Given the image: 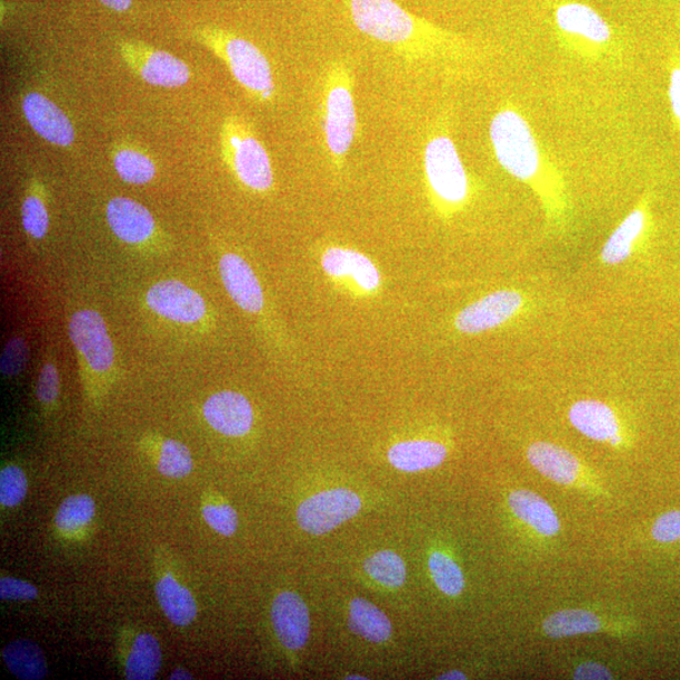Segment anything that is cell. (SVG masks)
<instances>
[{
    "instance_id": "1",
    "label": "cell",
    "mask_w": 680,
    "mask_h": 680,
    "mask_svg": "<svg viewBox=\"0 0 680 680\" xmlns=\"http://www.w3.org/2000/svg\"><path fill=\"white\" fill-rule=\"evenodd\" d=\"M347 3L359 31L389 46L406 61L440 59L459 49L449 33L406 11L394 0H347Z\"/></svg>"
},
{
    "instance_id": "2",
    "label": "cell",
    "mask_w": 680,
    "mask_h": 680,
    "mask_svg": "<svg viewBox=\"0 0 680 680\" xmlns=\"http://www.w3.org/2000/svg\"><path fill=\"white\" fill-rule=\"evenodd\" d=\"M354 83L351 62L340 59L328 64L321 100V132L330 164L338 173L346 168L358 131Z\"/></svg>"
},
{
    "instance_id": "3",
    "label": "cell",
    "mask_w": 680,
    "mask_h": 680,
    "mask_svg": "<svg viewBox=\"0 0 680 680\" xmlns=\"http://www.w3.org/2000/svg\"><path fill=\"white\" fill-rule=\"evenodd\" d=\"M197 40L227 64L233 79L261 106H269L277 94L271 64L258 46L222 28L206 26L196 31Z\"/></svg>"
},
{
    "instance_id": "4",
    "label": "cell",
    "mask_w": 680,
    "mask_h": 680,
    "mask_svg": "<svg viewBox=\"0 0 680 680\" xmlns=\"http://www.w3.org/2000/svg\"><path fill=\"white\" fill-rule=\"evenodd\" d=\"M221 148L227 167L243 187L259 193L270 191L273 186L271 159L248 120L234 113L226 117Z\"/></svg>"
},
{
    "instance_id": "5",
    "label": "cell",
    "mask_w": 680,
    "mask_h": 680,
    "mask_svg": "<svg viewBox=\"0 0 680 680\" xmlns=\"http://www.w3.org/2000/svg\"><path fill=\"white\" fill-rule=\"evenodd\" d=\"M490 143L498 163L521 182H531L541 172L542 154L531 126L512 109L500 110L491 119Z\"/></svg>"
},
{
    "instance_id": "6",
    "label": "cell",
    "mask_w": 680,
    "mask_h": 680,
    "mask_svg": "<svg viewBox=\"0 0 680 680\" xmlns=\"http://www.w3.org/2000/svg\"><path fill=\"white\" fill-rule=\"evenodd\" d=\"M423 169L430 191L440 204L456 208L467 202L469 176L450 137L440 134L428 141Z\"/></svg>"
},
{
    "instance_id": "7",
    "label": "cell",
    "mask_w": 680,
    "mask_h": 680,
    "mask_svg": "<svg viewBox=\"0 0 680 680\" xmlns=\"http://www.w3.org/2000/svg\"><path fill=\"white\" fill-rule=\"evenodd\" d=\"M363 502L356 491L334 488L309 497L297 510V521L302 531L323 536L332 532L361 512Z\"/></svg>"
},
{
    "instance_id": "8",
    "label": "cell",
    "mask_w": 680,
    "mask_h": 680,
    "mask_svg": "<svg viewBox=\"0 0 680 680\" xmlns=\"http://www.w3.org/2000/svg\"><path fill=\"white\" fill-rule=\"evenodd\" d=\"M119 51L129 68L151 87L182 88L191 80L188 64L166 51L131 41H121Z\"/></svg>"
},
{
    "instance_id": "9",
    "label": "cell",
    "mask_w": 680,
    "mask_h": 680,
    "mask_svg": "<svg viewBox=\"0 0 680 680\" xmlns=\"http://www.w3.org/2000/svg\"><path fill=\"white\" fill-rule=\"evenodd\" d=\"M523 306V297L514 290H498L472 302L456 318L461 333L479 334L496 329L512 319Z\"/></svg>"
},
{
    "instance_id": "10",
    "label": "cell",
    "mask_w": 680,
    "mask_h": 680,
    "mask_svg": "<svg viewBox=\"0 0 680 680\" xmlns=\"http://www.w3.org/2000/svg\"><path fill=\"white\" fill-rule=\"evenodd\" d=\"M69 332L72 343L93 371L110 370L116 353L106 321L97 311L81 310L74 313L70 320Z\"/></svg>"
},
{
    "instance_id": "11",
    "label": "cell",
    "mask_w": 680,
    "mask_h": 680,
    "mask_svg": "<svg viewBox=\"0 0 680 680\" xmlns=\"http://www.w3.org/2000/svg\"><path fill=\"white\" fill-rule=\"evenodd\" d=\"M151 310L178 323H197L206 316L203 298L181 281L166 280L151 287L147 294Z\"/></svg>"
},
{
    "instance_id": "12",
    "label": "cell",
    "mask_w": 680,
    "mask_h": 680,
    "mask_svg": "<svg viewBox=\"0 0 680 680\" xmlns=\"http://www.w3.org/2000/svg\"><path fill=\"white\" fill-rule=\"evenodd\" d=\"M28 124L49 143L69 148L74 141L71 120L53 101L40 92H28L22 99Z\"/></svg>"
},
{
    "instance_id": "13",
    "label": "cell",
    "mask_w": 680,
    "mask_h": 680,
    "mask_svg": "<svg viewBox=\"0 0 680 680\" xmlns=\"http://www.w3.org/2000/svg\"><path fill=\"white\" fill-rule=\"evenodd\" d=\"M271 621L283 647L298 651L307 646L310 637V613L300 594L282 591L272 601Z\"/></svg>"
},
{
    "instance_id": "14",
    "label": "cell",
    "mask_w": 680,
    "mask_h": 680,
    "mask_svg": "<svg viewBox=\"0 0 680 680\" xmlns=\"http://www.w3.org/2000/svg\"><path fill=\"white\" fill-rule=\"evenodd\" d=\"M204 419L210 427L226 437L240 438L249 433L253 423L250 401L239 392L222 391L203 406Z\"/></svg>"
},
{
    "instance_id": "15",
    "label": "cell",
    "mask_w": 680,
    "mask_h": 680,
    "mask_svg": "<svg viewBox=\"0 0 680 680\" xmlns=\"http://www.w3.org/2000/svg\"><path fill=\"white\" fill-rule=\"evenodd\" d=\"M107 219L113 234L127 243H143L156 231L154 217L148 208L127 197L112 198L107 207Z\"/></svg>"
},
{
    "instance_id": "16",
    "label": "cell",
    "mask_w": 680,
    "mask_h": 680,
    "mask_svg": "<svg viewBox=\"0 0 680 680\" xmlns=\"http://www.w3.org/2000/svg\"><path fill=\"white\" fill-rule=\"evenodd\" d=\"M220 272L223 286L236 304L252 314L262 310V288L248 262L239 254L226 253L220 261Z\"/></svg>"
},
{
    "instance_id": "17",
    "label": "cell",
    "mask_w": 680,
    "mask_h": 680,
    "mask_svg": "<svg viewBox=\"0 0 680 680\" xmlns=\"http://www.w3.org/2000/svg\"><path fill=\"white\" fill-rule=\"evenodd\" d=\"M321 268L330 278H351L368 292L381 287V273L372 260L352 249L329 248L321 257Z\"/></svg>"
},
{
    "instance_id": "18",
    "label": "cell",
    "mask_w": 680,
    "mask_h": 680,
    "mask_svg": "<svg viewBox=\"0 0 680 680\" xmlns=\"http://www.w3.org/2000/svg\"><path fill=\"white\" fill-rule=\"evenodd\" d=\"M554 17L557 26L566 34L593 44H604L611 40V28L607 19L588 4H562L557 8Z\"/></svg>"
},
{
    "instance_id": "19",
    "label": "cell",
    "mask_w": 680,
    "mask_h": 680,
    "mask_svg": "<svg viewBox=\"0 0 680 680\" xmlns=\"http://www.w3.org/2000/svg\"><path fill=\"white\" fill-rule=\"evenodd\" d=\"M569 418L576 430L594 441L611 443L620 431L617 414L608 404L600 401L576 402L570 410Z\"/></svg>"
},
{
    "instance_id": "20",
    "label": "cell",
    "mask_w": 680,
    "mask_h": 680,
    "mask_svg": "<svg viewBox=\"0 0 680 680\" xmlns=\"http://www.w3.org/2000/svg\"><path fill=\"white\" fill-rule=\"evenodd\" d=\"M527 458L542 476L556 483L569 486L578 480L580 462L569 450L554 443L536 442L529 447Z\"/></svg>"
},
{
    "instance_id": "21",
    "label": "cell",
    "mask_w": 680,
    "mask_h": 680,
    "mask_svg": "<svg viewBox=\"0 0 680 680\" xmlns=\"http://www.w3.org/2000/svg\"><path fill=\"white\" fill-rule=\"evenodd\" d=\"M448 449L430 440H411L396 443L387 453L390 464L403 472H419L438 468L446 461Z\"/></svg>"
},
{
    "instance_id": "22",
    "label": "cell",
    "mask_w": 680,
    "mask_h": 680,
    "mask_svg": "<svg viewBox=\"0 0 680 680\" xmlns=\"http://www.w3.org/2000/svg\"><path fill=\"white\" fill-rule=\"evenodd\" d=\"M509 506L522 522L537 533L553 537L560 532V519L543 498L529 490H514L509 496Z\"/></svg>"
},
{
    "instance_id": "23",
    "label": "cell",
    "mask_w": 680,
    "mask_h": 680,
    "mask_svg": "<svg viewBox=\"0 0 680 680\" xmlns=\"http://www.w3.org/2000/svg\"><path fill=\"white\" fill-rule=\"evenodd\" d=\"M647 227L648 213L646 208H638V210L630 212L604 242L601 260L611 264V267L626 262L634 251L636 243L644 234Z\"/></svg>"
},
{
    "instance_id": "24",
    "label": "cell",
    "mask_w": 680,
    "mask_h": 680,
    "mask_svg": "<svg viewBox=\"0 0 680 680\" xmlns=\"http://www.w3.org/2000/svg\"><path fill=\"white\" fill-rule=\"evenodd\" d=\"M157 599L164 616L176 627H188L197 618V602L191 591L167 573L156 584Z\"/></svg>"
},
{
    "instance_id": "25",
    "label": "cell",
    "mask_w": 680,
    "mask_h": 680,
    "mask_svg": "<svg viewBox=\"0 0 680 680\" xmlns=\"http://www.w3.org/2000/svg\"><path fill=\"white\" fill-rule=\"evenodd\" d=\"M6 666L14 677L22 680H41L49 674L43 651L36 642L14 640L3 650Z\"/></svg>"
},
{
    "instance_id": "26",
    "label": "cell",
    "mask_w": 680,
    "mask_h": 680,
    "mask_svg": "<svg viewBox=\"0 0 680 680\" xmlns=\"http://www.w3.org/2000/svg\"><path fill=\"white\" fill-rule=\"evenodd\" d=\"M349 626L368 641L382 644L392 637V623L374 603L357 598L349 604Z\"/></svg>"
},
{
    "instance_id": "27",
    "label": "cell",
    "mask_w": 680,
    "mask_h": 680,
    "mask_svg": "<svg viewBox=\"0 0 680 680\" xmlns=\"http://www.w3.org/2000/svg\"><path fill=\"white\" fill-rule=\"evenodd\" d=\"M162 667V649L158 639L141 632L132 641L126 660V677L129 680H151Z\"/></svg>"
},
{
    "instance_id": "28",
    "label": "cell",
    "mask_w": 680,
    "mask_h": 680,
    "mask_svg": "<svg viewBox=\"0 0 680 680\" xmlns=\"http://www.w3.org/2000/svg\"><path fill=\"white\" fill-rule=\"evenodd\" d=\"M601 629V620L593 612L581 609L562 610L543 621V631L551 638L593 634Z\"/></svg>"
},
{
    "instance_id": "29",
    "label": "cell",
    "mask_w": 680,
    "mask_h": 680,
    "mask_svg": "<svg viewBox=\"0 0 680 680\" xmlns=\"http://www.w3.org/2000/svg\"><path fill=\"white\" fill-rule=\"evenodd\" d=\"M113 167L122 181L130 184H147L157 176V166L151 158L138 149L119 148L112 154Z\"/></svg>"
},
{
    "instance_id": "30",
    "label": "cell",
    "mask_w": 680,
    "mask_h": 680,
    "mask_svg": "<svg viewBox=\"0 0 680 680\" xmlns=\"http://www.w3.org/2000/svg\"><path fill=\"white\" fill-rule=\"evenodd\" d=\"M97 513V504L88 494L66 498L54 517L56 527L64 534L82 531L89 526Z\"/></svg>"
},
{
    "instance_id": "31",
    "label": "cell",
    "mask_w": 680,
    "mask_h": 680,
    "mask_svg": "<svg viewBox=\"0 0 680 680\" xmlns=\"http://www.w3.org/2000/svg\"><path fill=\"white\" fill-rule=\"evenodd\" d=\"M363 567L367 574L384 588L399 589L408 579L402 557L389 550L374 553L366 560Z\"/></svg>"
},
{
    "instance_id": "32",
    "label": "cell",
    "mask_w": 680,
    "mask_h": 680,
    "mask_svg": "<svg viewBox=\"0 0 680 680\" xmlns=\"http://www.w3.org/2000/svg\"><path fill=\"white\" fill-rule=\"evenodd\" d=\"M429 570L434 584L448 597H459L466 589L464 574L450 556L434 551L429 557Z\"/></svg>"
},
{
    "instance_id": "33",
    "label": "cell",
    "mask_w": 680,
    "mask_h": 680,
    "mask_svg": "<svg viewBox=\"0 0 680 680\" xmlns=\"http://www.w3.org/2000/svg\"><path fill=\"white\" fill-rule=\"evenodd\" d=\"M157 468L167 478H186L193 470L191 451L181 441L166 440L160 448Z\"/></svg>"
},
{
    "instance_id": "34",
    "label": "cell",
    "mask_w": 680,
    "mask_h": 680,
    "mask_svg": "<svg viewBox=\"0 0 680 680\" xmlns=\"http://www.w3.org/2000/svg\"><path fill=\"white\" fill-rule=\"evenodd\" d=\"M28 480L24 471L16 466L0 472V503L7 508L21 504L27 496Z\"/></svg>"
},
{
    "instance_id": "35",
    "label": "cell",
    "mask_w": 680,
    "mask_h": 680,
    "mask_svg": "<svg viewBox=\"0 0 680 680\" xmlns=\"http://www.w3.org/2000/svg\"><path fill=\"white\" fill-rule=\"evenodd\" d=\"M24 230L33 239L41 240L49 232L50 217L40 197L28 196L22 206Z\"/></svg>"
},
{
    "instance_id": "36",
    "label": "cell",
    "mask_w": 680,
    "mask_h": 680,
    "mask_svg": "<svg viewBox=\"0 0 680 680\" xmlns=\"http://www.w3.org/2000/svg\"><path fill=\"white\" fill-rule=\"evenodd\" d=\"M202 516L206 523L221 536L231 537L238 532L239 516L230 504H206Z\"/></svg>"
},
{
    "instance_id": "37",
    "label": "cell",
    "mask_w": 680,
    "mask_h": 680,
    "mask_svg": "<svg viewBox=\"0 0 680 680\" xmlns=\"http://www.w3.org/2000/svg\"><path fill=\"white\" fill-rule=\"evenodd\" d=\"M28 356H30V349L23 338L9 340L2 354V361H0V370L9 377L21 373L27 364Z\"/></svg>"
},
{
    "instance_id": "38",
    "label": "cell",
    "mask_w": 680,
    "mask_h": 680,
    "mask_svg": "<svg viewBox=\"0 0 680 680\" xmlns=\"http://www.w3.org/2000/svg\"><path fill=\"white\" fill-rule=\"evenodd\" d=\"M37 597L38 590L30 582L12 578H2L0 580V598L2 600L31 601L37 599Z\"/></svg>"
},
{
    "instance_id": "39",
    "label": "cell",
    "mask_w": 680,
    "mask_h": 680,
    "mask_svg": "<svg viewBox=\"0 0 680 680\" xmlns=\"http://www.w3.org/2000/svg\"><path fill=\"white\" fill-rule=\"evenodd\" d=\"M654 540L661 543H672L680 540V510H673L657 519L653 527Z\"/></svg>"
},
{
    "instance_id": "40",
    "label": "cell",
    "mask_w": 680,
    "mask_h": 680,
    "mask_svg": "<svg viewBox=\"0 0 680 680\" xmlns=\"http://www.w3.org/2000/svg\"><path fill=\"white\" fill-rule=\"evenodd\" d=\"M60 392V378L53 364H44L38 378L37 396L43 403H52Z\"/></svg>"
},
{
    "instance_id": "41",
    "label": "cell",
    "mask_w": 680,
    "mask_h": 680,
    "mask_svg": "<svg viewBox=\"0 0 680 680\" xmlns=\"http://www.w3.org/2000/svg\"><path fill=\"white\" fill-rule=\"evenodd\" d=\"M668 98L676 124L680 128V66H674L669 76Z\"/></svg>"
},
{
    "instance_id": "42",
    "label": "cell",
    "mask_w": 680,
    "mask_h": 680,
    "mask_svg": "<svg viewBox=\"0 0 680 680\" xmlns=\"http://www.w3.org/2000/svg\"><path fill=\"white\" fill-rule=\"evenodd\" d=\"M573 678L578 680H608L612 679L607 667L598 663H586L574 670Z\"/></svg>"
},
{
    "instance_id": "43",
    "label": "cell",
    "mask_w": 680,
    "mask_h": 680,
    "mask_svg": "<svg viewBox=\"0 0 680 680\" xmlns=\"http://www.w3.org/2000/svg\"><path fill=\"white\" fill-rule=\"evenodd\" d=\"M100 2L113 12L129 11L132 0H100Z\"/></svg>"
},
{
    "instance_id": "44",
    "label": "cell",
    "mask_w": 680,
    "mask_h": 680,
    "mask_svg": "<svg viewBox=\"0 0 680 680\" xmlns=\"http://www.w3.org/2000/svg\"><path fill=\"white\" fill-rule=\"evenodd\" d=\"M170 679L172 680H182V679H193L192 674L187 672L186 669L178 668L174 670L172 674H170Z\"/></svg>"
},
{
    "instance_id": "45",
    "label": "cell",
    "mask_w": 680,
    "mask_h": 680,
    "mask_svg": "<svg viewBox=\"0 0 680 680\" xmlns=\"http://www.w3.org/2000/svg\"><path fill=\"white\" fill-rule=\"evenodd\" d=\"M439 679L456 680V679H467V677L464 673L459 672V670H450V672L440 676Z\"/></svg>"
},
{
    "instance_id": "46",
    "label": "cell",
    "mask_w": 680,
    "mask_h": 680,
    "mask_svg": "<svg viewBox=\"0 0 680 680\" xmlns=\"http://www.w3.org/2000/svg\"><path fill=\"white\" fill-rule=\"evenodd\" d=\"M347 679H359V680H362V679H367V678L362 677V676H348Z\"/></svg>"
}]
</instances>
